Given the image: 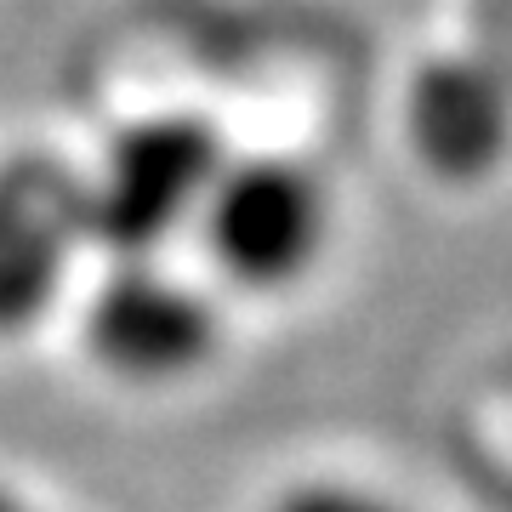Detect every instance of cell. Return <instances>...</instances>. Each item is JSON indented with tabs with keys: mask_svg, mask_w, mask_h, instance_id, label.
Segmentation results:
<instances>
[{
	"mask_svg": "<svg viewBox=\"0 0 512 512\" xmlns=\"http://www.w3.org/2000/svg\"><path fill=\"white\" fill-rule=\"evenodd\" d=\"M222 131L205 114H143L120 126L80 171V200H86V239L109 262L131 256H165L183 234H194L205 194L217 183Z\"/></svg>",
	"mask_w": 512,
	"mask_h": 512,
	"instance_id": "1",
	"label": "cell"
},
{
	"mask_svg": "<svg viewBox=\"0 0 512 512\" xmlns=\"http://www.w3.org/2000/svg\"><path fill=\"white\" fill-rule=\"evenodd\" d=\"M330 234V183L296 154H228L194 217L205 262L245 296L296 291L325 262Z\"/></svg>",
	"mask_w": 512,
	"mask_h": 512,
	"instance_id": "2",
	"label": "cell"
},
{
	"mask_svg": "<svg viewBox=\"0 0 512 512\" xmlns=\"http://www.w3.org/2000/svg\"><path fill=\"white\" fill-rule=\"evenodd\" d=\"M80 342L120 387H177L217 359L222 313L194 274H177L165 256H131L92 285Z\"/></svg>",
	"mask_w": 512,
	"mask_h": 512,
	"instance_id": "3",
	"label": "cell"
},
{
	"mask_svg": "<svg viewBox=\"0 0 512 512\" xmlns=\"http://www.w3.org/2000/svg\"><path fill=\"white\" fill-rule=\"evenodd\" d=\"M86 239L80 165L52 148L0 154V342L57 308Z\"/></svg>",
	"mask_w": 512,
	"mask_h": 512,
	"instance_id": "4",
	"label": "cell"
},
{
	"mask_svg": "<svg viewBox=\"0 0 512 512\" xmlns=\"http://www.w3.org/2000/svg\"><path fill=\"white\" fill-rule=\"evenodd\" d=\"M404 143L444 183H478L512 154V74L490 52L450 46L404 86Z\"/></svg>",
	"mask_w": 512,
	"mask_h": 512,
	"instance_id": "5",
	"label": "cell"
},
{
	"mask_svg": "<svg viewBox=\"0 0 512 512\" xmlns=\"http://www.w3.org/2000/svg\"><path fill=\"white\" fill-rule=\"evenodd\" d=\"M268 512H410L399 501V495L387 490H370V484H359V478H296V484H285V490L268 501Z\"/></svg>",
	"mask_w": 512,
	"mask_h": 512,
	"instance_id": "6",
	"label": "cell"
},
{
	"mask_svg": "<svg viewBox=\"0 0 512 512\" xmlns=\"http://www.w3.org/2000/svg\"><path fill=\"white\" fill-rule=\"evenodd\" d=\"M473 46L478 52H490L495 63L512 74V0H484V6H478Z\"/></svg>",
	"mask_w": 512,
	"mask_h": 512,
	"instance_id": "7",
	"label": "cell"
},
{
	"mask_svg": "<svg viewBox=\"0 0 512 512\" xmlns=\"http://www.w3.org/2000/svg\"><path fill=\"white\" fill-rule=\"evenodd\" d=\"M0 512H35V507H29L18 490H6V484H0Z\"/></svg>",
	"mask_w": 512,
	"mask_h": 512,
	"instance_id": "8",
	"label": "cell"
}]
</instances>
